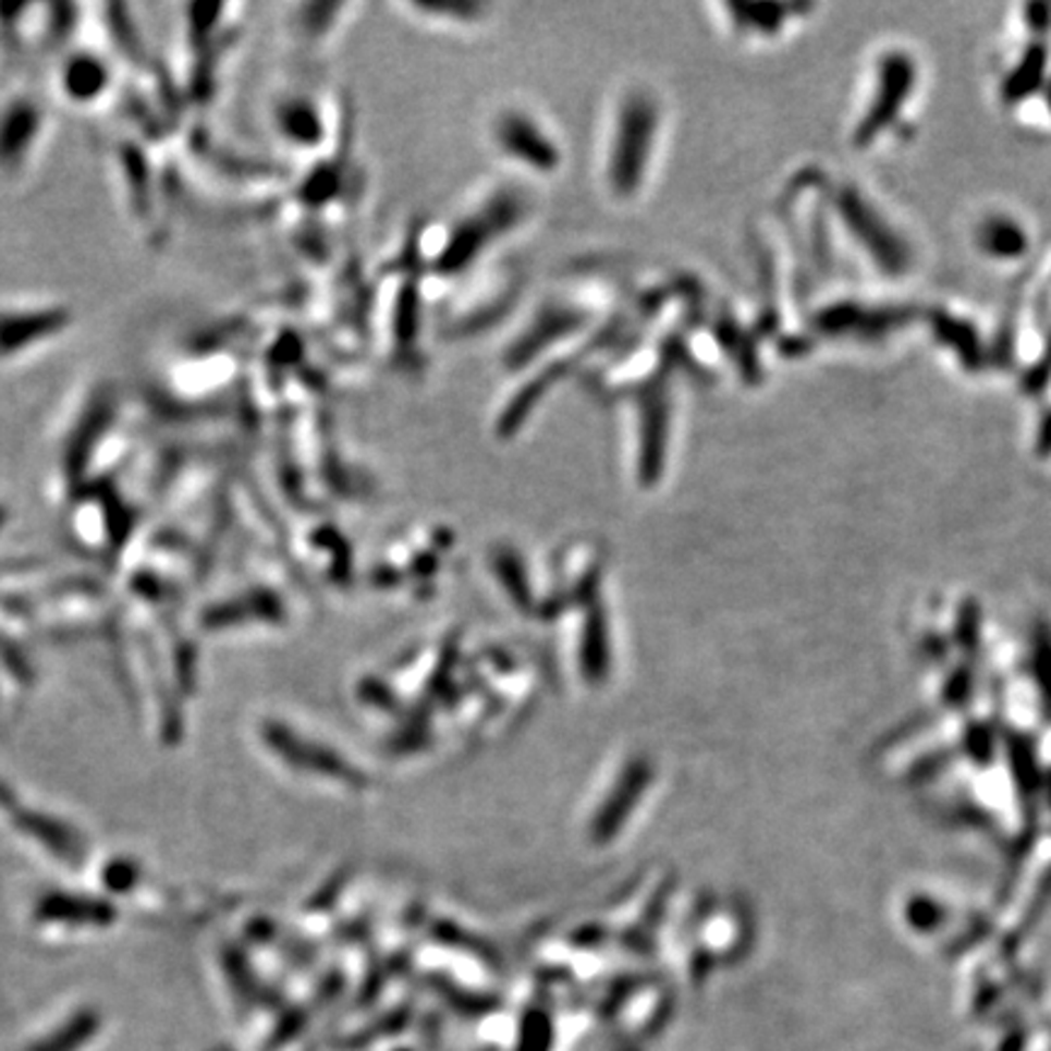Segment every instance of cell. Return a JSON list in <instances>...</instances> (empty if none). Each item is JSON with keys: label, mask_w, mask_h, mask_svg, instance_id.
Here are the masks:
<instances>
[{"label": "cell", "mask_w": 1051, "mask_h": 1051, "mask_svg": "<svg viewBox=\"0 0 1051 1051\" xmlns=\"http://www.w3.org/2000/svg\"><path fill=\"white\" fill-rule=\"evenodd\" d=\"M76 325V311L57 297H20L0 302V366L39 356Z\"/></svg>", "instance_id": "1"}, {"label": "cell", "mask_w": 1051, "mask_h": 1051, "mask_svg": "<svg viewBox=\"0 0 1051 1051\" xmlns=\"http://www.w3.org/2000/svg\"><path fill=\"white\" fill-rule=\"evenodd\" d=\"M49 134V110L35 93L0 102V179L20 181L37 163Z\"/></svg>", "instance_id": "2"}, {"label": "cell", "mask_w": 1051, "mask_h": 1051, "mask_svg": "<svg viewBox=\"0 0 1051 1051\" xmlns=\"http://www.w3.org/2000/svg\"><path fill=\"white\" fill-rule=\"evenodd\" d=\"M118 86V69L114 61L96 47L81 45L64 51L57 61L54 88L57 98L76 110L98 108L102 100L112 96Z\"/></svg>", "instance_id": "3"}, {"label": "cell", "mask_w": 1051, "mask_h": 1051, "mask_svg": "<svg viewBox=\"0 0 1051 1051\" xmlns=\"http://www.w3.org/2000/svg\"><path fill=\"white\" fill-rule=\"evenodd\" d=\"M35 918L39 922H64V925H110L118 918L114 905L106 899H93L86 893L49 891L35 905Z\"/></svg>", "instance_id": "4"}, {"label": "cell", "mask_w": 1051, "mask_h": 1051, "mask_svg": "<svg viewBox=\"0 0 1051 1051\" xmlns=\"http://www.w3.org/2000/svg\"><path fill=\"white\" fill-rule=\"evenodd\" d=\"M15 826L71 867H78L86 859V842L64 820L39 814V810H15Z\"/></svg>", "instance_id": "5"}, {"label": "cell", "mask_w": 1051, "mask_h": 1051, "mask_svg": "<svg viewBox=\"0 0 1051 1051\" xmlns=\"http://www.w3.org/2000/svg\"><path fill=\"white\" fill-rule=\"evenodd\" d=\"M114 163H118V171L122 175V188L124 197H127V207L132 212V220L139 224H147L151 220V203H154V181L149 173L147 159L144 154L134 147H124L120 154L114 151Z\"/></svg>", "instance_id": "6"}, {"label": "cell", "mask_w": 1051, "mask_h": 1051, "mask_svg": "<svg viewBox=\"0 0 1051 1051\" xmlns=\"http://www.w3.org/2000/svg\"><path fill=\"white\" fill-rule=\"evenodd\" d=\"M278 611L276 597L264 595V591H256V595H248L242 599L222 601L215 603V607L207 609L203 613V628L207 631H222L229 626H239L244 619H273Z\"/></svg>", "instance_id": "7"}, {"label": "cell", "mask_w": 1051, "mask_h": 1051, "mask_svg": "<svg viewBox=\"0 0 1051 1051\" xmlns=\"http://www.w3.org/2000/svg\"><path fill=\"white\" fill-rule=\"evenodd\" d=\"M100 1029V1015L96 1011H78L71 1015L57 1032L41 1039L29 1051H78L88 1044Z\"/></svg>", "instance_id": "8"}, {"label": "cell", "mask_w": 1051, "mask_h": 1051, "mask_svg": "<svg viewBox=\"0 0 1051 1051\" xmlns=\"http://www.w3.org/2000/svg\"><path fill=\"white\" fill-rule=\"evenodd\" d=\"M102 883L112 893H127L139 883V864L132 859H112L102 871Z\"/></svg>", "instance_id": "9"}, {"label": "cell", "mask_w": 1051, "mask_h": 1051, "mask_svg": "<svg viewBox=\"0 0 1051 1051\" xmlns=\"http://www.w3.org/2000/svg\"><path fill=\"white\" fill-rule=\"evenodd\" d=\"M222 962H224V971H227L229 983H232L236 995H252L254 978L248 976V971H246L248 966H246V960L242 956V952H239L236 946H227Z\"/></svg>", "instance_id": "10"}, {"label": "cell", "mask_w": 1051, "mask_h": 1051, "mask_svg": "<svg viewBox=\"0 0 1051 1051\" xmlns=\"http://www.w3.org/2000/svg\"><path fill=\"white\" fill-rule=\"evenodd\" d=\"M0 658H3L5 670L13 674L17 682H33V668H29V660L25 658V652L17 648L15 640L0 636Z\"/></svg>", "instance_id": "11"}, {"label": "cell", "mask_w": 1051, "mask_h": 1051, "mask_svg": "<svg viewBox=\"0 0 1051 1051\" xmlns=\"http://www.w3.org/2000/svg\"><path fill=\"white\" fill-rule=\"evenodd\" d=\"M175 660H179V684L183 686V692H193L197 682V650L185 643L175 655Z\"/></svg>", "instance_id": "12"}, {"label": "cell", "mask_w": 1051, "mask_h": 1051, "mask_svg": "<svg viewBox=\"0 0 1051 1051\" xmlns=\"http://www.w3.org/2000/svg\"><path fill=\"white\" fill-rule=\"evenodd\" d=\"M17 804V798L13 794V789H10L5 782H0V808H15Z\"/></svg>", "instance_id": "13"}, {"label": "cell", "mask_w": 1051, "mask_h": 1051, "mask_svg": "<svg viewBox=\"0 0 1051 1051\" xmlns=\"http://www.w3.org/2000/svg\"><path fill=\"white\" fill-rule=\"evenodd\" d=\"M5 522H8V506L0 504V530H3Z\"/></svg>", "instance_id": "14"}, {"label": "cell", "mask_w": 1051, "mask_h": 1051, "mask_svg": "<svg viewBox=\"0 0 1051 1051\" xmlns=\"http://www.w3.org/2000/svg\"><path fill=\"white\" fill-rule=\"evenodd\" d=\"M217 1051H227V1049H217Z\"/></svg>", "instance_id": "15"}]
</instances>
